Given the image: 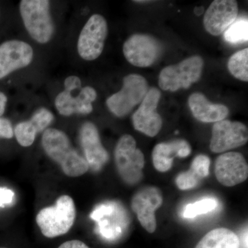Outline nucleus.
I'll list each match as a JSON object with an SVG mask.
<instances>
[{
    "label": "nucleus",
    "mask_w": 248,
    "mask_h": 248,
    "mask_svg": "<svg viewBox=\"0 0 248 248\" xmlns=\"http://www.w3.org/2000/svg\"><path fill=\"white\" fill-rule=\"evenodd\" d=\"M42 144L46 154L60 165L68 177H79L89 170L87 161L72 146L68 136L61 130L46 129L42 135Z\"/></svg>",
    "instance_id": "f257e3e1"
},
{
    "label": "nucleus",
    "mask_w": 248,
    "mask_h": 248,
    "mask_svg": "<svg viewBox=\"0 0 248 248\" xmlns=\"http://www.w3.org/2000/svg\"><path fill=\"white\" fill-rule=\"evenodd\" d=\"M76 217L74 201L70 196L59 197L53 206L41 210L36 217L37 226L47 238H55L66 234L71 229Z\"/></svg>",
    "instance_id": "f03ea898"
},
{
    "label": "nucleus",
    "mask_w": 248,
    "mask_h": 248,
    "mask_svg": "<svg viewBox=\"0 0 248 248\" xmlns=\"http://www.w3.org/2000/svg\"><path fill=\"white\" fill-rule=\"evenodd\" d=\"M65 91L55 99V107L61 115L68 117L74 114L87 115L93 111L92 103L97 98L95 90L91 86L81 89V80L72 76L64 81Z\"/></svg>",
    "instance_id": "7ed1b4c3"
},
{
    "label": "nucleus",
    "mask_w": 248,
    "mask_h": 248,
    "mask_svg": "<svg viewBox=\"0 0 248 248\" xmlns=\"http://www.w3.org/2000/svg\"><path fill=\"white\" fill-rule=\"evenodd\" d=\"M19 10L23 22L31 37L40 44L48 42L54 32L53 20L50 14V1L22 0Z\"/></svg>",
    "instance_id": "20e7f679"
},
{
    "label": "nucleus",
    "mask_w": 248,
    "mask_h": 248,
    "mask_svg": "<svg viewBox=\"0 0 248 248\" xmlns=\"http://www.w3.org/2000/svg\"><path fill=\"white\" fill-rule=\"evenodd\" d=\"M116 167L125 184L135 185L141 180L145 165L144 155L137 148L136 141L130 135L121 137L115 150Z\"/></svg>",
    "instance_id": "39448f33"
},
{
    "label": "nucleus",
    "mask_w": 248,
    "mask_h": 248,
    "mask_svg": "<svg viewBox=\"0 0 248 248\" xmlns=\"http://www.w3.org/2000/svg\"><path fill=\"white\" fill-rule=\"evenodd\" d=\"M203 66V59L200 56H193L178 64L166 67L159 74L160 88L171 92L181 89H189L191 85L200 79Z\"/></svg>",
    "instance_id": "423d86ee"
},
{
    "label": "nucleus",
    "mask_w": 248,
    "mask_h": 248,
    "mask_svg": "<svg viewBox=\"0 0 248 248\" xmlns=\"http://www.w3.org/2000/svg\"><path fill=\"white\" fill-rule=\"evenodd\" d=\"M122 90L107 100L112 114L118 117L128 115L134 108L141 103L148 91L146 79L140 75L131 74L124 78Z\"/></svg>",
    "instance_id": "0eeeda50"
},
{
    "label": "nucleus",
    "mask_w": 248,
    "mask_h": 248,
    "mask_svg": "<svg viewBox=\"0 0 248 248\" xmlns=\"http://www.w3.org/2000/svg\"><path fill=\"white\" fill-rule=\"evenodd\" d=\"M91 218L97 223L98 234L109 241L118 239L128 226L124 208L114 202L98 205L91 213Z\"/></svg>",
    "instance_id": "6e6552de"
},
{
    "label": "nucleus",
    "mask_w": 248,
    "mask_h": 248,
    "mask_svg": "<svg viewBox=\"0 0 248 248\" xmlns=\"http://www.w3.org/2000/svg\"><path fill=\"white\" fill-rule=\"evenodd\" d=\"M107 34L108 24L105 18L99 14L91 16L78 39V50L81 58L88 61L99 58L104 50Z\"/></svg>",
    "instance_id": "1a4fd4ad"
},
{
    "label": "nucleus",
    "mask_w": 248,
    "mask_h": 248,
    "mask_svg": "<svg viewBox=\"0 0 248 248\" xmlns=\"http://www.w3.org/2000/svg\"><path fill=\"white\" fill-rule=\"evenodd\" d=\"M124 55L133 66L146 68L154 64L162 53V46L155 37L135 34L125 41Z\"/></svg>",
    "instance_id": "9d476101"
},
{
    "label": "nucleus",
    "mask_w": 248,
    "mask_h": 248,
    "mask_svg": "<svg viewBox=\"0 0 248 248\" xmlns=\"http://www.w3.org/2000/svg\"><path fill=\"white\" fill-rule=\"evenodd\" d=\"M248 140L246 125L241 122L223 120L213 125L210 148L213 153H223L244 146Z\"/></svg>",
    "instance_id": "9b49d317"
},
{
    "label": "nucleus",
    "mask_w": 248,
    "mask_h": 248,
    "mask_svg": "<svg viewBox=\"0 0 248 248\" xmlns=\"http://www.w3.org/2000/svg\"><path fill=\"white\" fill-rule=\"evenodd\" d=\"M162 204V193L159 188L154 186L143 187L135 193L132 199V210L137 214L142 227L149 233L156 231L155 211Z\"/></svg>",
    "instance_id": "f8f14e48"
},
{
    "label": "nucleus",
    "mask_w": 248,
    "mask_h": 248,
    "mask_svg": "<svg viewBox=\"0 0 248 248\" xmlns=\"http://www.w3.org/2000/svg\"><path fill=\"white\" fill-rule=\"evenodd\" d=\"M161 95V92L156 88L148 90L141 105L133 115L135 130L151 138L156 136L162 128V119L156 111Z\"/></svg>",
    "instance_id": "ddd939ff"
},
{
    "label": "nucleus",
    "mask_w": 248,
    "mask_h": 248,
    "mask_svg": "<svg viewBox=\"0 0 248 248\" xmlns=\"http://www.w3.org/2000/svg\"><path fill=\"white\" fill-rule=\"evenodd\" d=\"M215 175L218 182L227 187L244 182L248 177V166L242 154L236 152L223 153L215 162Z\"/></svg>",
    "instance_id": "4468645a"
},
{
    "label": "nucleus",
    "mask_w": 248,
    "mask_h": 248,
    "mask_svg": "<svg viewBox=\"0 0 248 248\" xmlns=\"http://www.w3.org/2000/svg\"><path fill=\"white\" fill-rule=\"evenodd\" d=\"M238 14L237 1L215 0L209 6L204 16V27L210 35H221L237 19Z\"/></svg>",
    "instance_id": "2eb2a0df"
},
{
    "label": "nucleus",
    "mask_w": 248,
    "mask_h": 248,
    "mask_svg": "<svg viewBox=\"0 0 248 248\" xmlns=\"http://www.w3.org/2000/svg\"><path fill=\"white\" fill-rule=\"evenodd\" d=\"M33 50L27 42L11 40L0 46V79L16 70L29 66Z\"/></svg>",
    "instance_id": "dca6fc26"
},
{
    "label": "nucleus",
    "mask_w": 248,
    "mask_h": 248,
    "mask_svg": "<svg viewBox=\"0 0 248 248\" xmlns=\"http://www.w3.org/2000/svg\"><path fill=\"white\" fill-rule=\"evenodd\" d=\"M79 140L89 169L94 172L101 170L107 164L109 155L103 146L96 125L86 122L79 130Z\"/></svg>",
    "instance_id": "f3484780"
},
{
    "label": "nucleus",
    "mask_w": 248,
    "mask_h": 248,
    "mask_svg": "<svg viewBox=\"0 0 248 248\" xmlns=\"http://www.w3.org/2000/svg\"><path fill=\"white\" fill-rule=\"evenodd\" d=\"M54 120L51 112L45 108L38 109L31 120L18 124L14 134L18 143L22 146L29 147L33 143L36 135L45 131Z\"/></svg>",
    "instance_id": "a211bd4d"
},
{
    "label": "nucleus",
    "mask_w": 248,
    "mask_h": 248,
    "mask_svg": "<svg viewBox=\"0 0 248 248\" xmlns=\"http://www.w3.org/2000/svg\"><path fill=\"white\" fill-rule=\"evenodd\" d=\"M190 153V144L184 140L159 143L155 146L152 154L153 165L156 170L167 172L172 167L174 158H185Z\"/></svg>",
    "instance_id": "6ab92c4d"
},
{
    "label": "nucleus",
    "mask_w": 248,
    "mask_h": 248,
    "mask_svg": "<svg viewBox=\"0 0 248 248\" xmlns=\"http://www.w3.org/2000/svg\"><path fill=\"white\" fill-rule=\"evenodd\" d=\"M188 104L194 117L204 123H216L225 120L229 114V110L226 106L212 104L200 93L191 94Z\"/></svg>",
    "instance_id": "aec40b11"
},
{
    "label": "nucleus",
    "mask_w": 248,
    "mask_h": 248,
    "mask_svg": "<svg viewBox=\"0 0 248 248\" xmlns=\"http://www.w3.org/2000/svg\"><path fill=\"white\" fill-rule=\"evenodd\" d=\"M210 159L206 155H200L196 156L189 170L180 173L176 178V184L180 190H187L198 185L203 178L209 174Z\"/></svg>",
    "instance_id": "412c9836"
},
{
    "label": "nucleus",
    "mask_w": 248,
    "mask_h": 248,
    "mask_svg": "<svg viewBox=\"0 0 248 248\" xmlns=\"http://www.w3.org/2000/svg\"><path fill=\"white\" fill-rule=\"evenodd\" d=\"M239 238L228 228H217L205 235L195 248H240Z\"/></svg>",
    "instance_id": "4be33fe9"
},
{
    "label": "nucleus",
    "mask_w": 248,
    "mask_h": 248,
    "mask_svg": "<svg viewBox=\"0 0 248 248\" xmlns=\"http://www.w3.org/2000/svg\"><path fill=\"white\" fill-rule=\"evenodd\" d=\"M228 68L236 79L248 81V48L240 50L230 58Z\"/></svg>",
    "instance_id": "5701e85b"
},
{
    "label": "nucleus",
    "mask_w": 248,
    "mask_h": 248,
    "mask_svg": "<svg viewBox=\"0 0 248 248\" xmlns=\"http://www.w3.org/2000/svg\"><path fill=\"white\" fill-rule=\"evenodd\" d=\"M224 38L231 44L247 42L248 40V21L247 18L236 19L224 32Z\"/></svg>",
    "instance_id": "b1692460"
},
{
    "label": "nucleus",
    "mask_w": 248,
    "mask_h": 248,
    "mask_svg": "<svg viewBox=\"0 0 248 248\" xmlns=\"http://www.w3.org/2000/svg\"><path fill=\"white\" fill-rule=\"evenodd\" d=\"M218 203L215 199L206 198L198 201L194 203L186 205L184 216L187 218H193L199 215H204L217 208Z\"/></svg>",
    "instance_id": "393cba45"
},
{
    "label": "nucleus",
    "mask_w": 248,
    "mask_h": 248,
    "mask_svg": "<svg viewBox=\"0 0 248 248\" xmlns=\"http://www.w3.org/2000/svg\"><path fill=\"white\" fill-rule=\"evenodd\" d=\"M14 135V131L10 121L0 117V138L11 139Z\"/></svg>",
    "instance_id": "a878e982"
},
{
    "label": "nucleus",
    "mask_w": 248,
    "mask_h": 248,
    "mask_svg": "<svg viewBox=\"0 0 248 248\" xmlns=\"http://www.w3.org/2000/svg\"><path fill=\"white\" fill-rule=\"evenodd\" d=\"M14 197V191L6 187H0V207H5L12 203Z\"/></svg>",
    "instance_id": "bb28decb"
},
{
    "label": "nucleus",
    "mask_w": 248,
    "mask_h": 248,
    "mask_svg": "<svg viewBox=\"0 0 248 248\" xmlns=\"http://www.w3.org/2000/svg\"><path fill=\"white\" fill-rule=\"evenodd\" d=\"M58 248H90L87 245L79 240H71L63 243Z\"/></svg>",
    "instance_id": "cd10ccee"
},
{
    "label": "nucleus",
    "mask_w": 248,
    "mask_h": 248,
    "mask_svg": "<svg viewBox=\"0 0 248 248\" xmlns=\"http://www.w3.org/2000/svg\"><path fill=\"white\" fill-rule=\"evenodd\" d=\"M7 98L4 93L0 92V117L4 114L5 108H6Z\"/></svg>",
    "instance_id": "c85d7f7f"
},
{
    "label": "nucleus",
    "mask_w": 248,
    "mask_h": 248,
    "mask_svg": "<svg viewBox=\"0 0 248 248\" xmlns=\"http://www.w3.org/2000/svg\"><path fill=\"white\" fill-rule=\"evenodd\" d=\"M203 7H198L196 8L195 9V13L196 15L197 16H200L201 14H203Z\"/></svg>",
    "instance_id": "c756f323"
},
{
    "label": "nucleus",
    "mask_w": 248,
    "mask_h": 248,
    "mask_svg": "<svg viewBox=\"0 0 248 248\" xmlns=\"http://www.w3.org/2000/svg\"></svg>",
    "instance_id": "7c9ffc66"
}]
</instances>
